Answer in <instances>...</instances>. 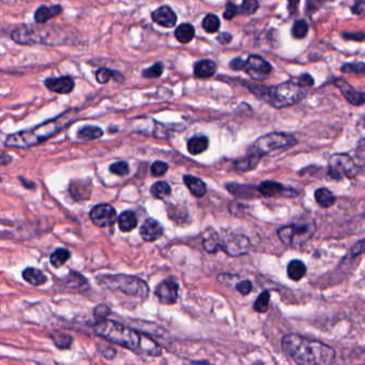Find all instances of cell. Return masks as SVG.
Masks as SVG:
<instances>
[{
    "label": "cell",
    "mask_w": 365,
    "mask_h": 365,
    "mask_svg": "<svg viewBox=\"0 0 365 365\" xmlns=\"http://www.w3.org/2000/svg\"><path fill=\"white\" fill-rule=\"evenodd\" d=\"M94 332L106 341L130 349L138 355L158 357L162 354L161 346L150 336L116 321L107 319L99 321L94 326Z\"/></svg>",
    "instance_id": "6da1fadb"
},
{
    "label": "cell",
    "mask_w": 365,
    "mask_h": 365,
    "mask_svg": "<svg viewBox=\"0 0 365 365\" xmlns=\"http://www.w3.org/2000/svg\"><path fill=\"white\" fill-rule=\"evenodd\" d=\"M282 347L298 365H331L336 357L332 347L299 334L285 335Z\"/></svg>",
    "instance_id": "7a4b0ae2"
},
{
    "label": "cell",
    "mask_w": 365,
    "mask_h": 365,
    "mask_svg": "<svg viewBox=\"0 0 365 365\" xmlns=\"http://www.w3.org/2000/svg\"><path fill=\"white\" fill-rule=\"evenodd\" d=\"M75 114H76V110L69 109L62 115L36 125L31 130L11 134L7 137L6 145L15 148H29L39 145L64 130V128L73 121Z\"/></svg>",
    "instance_id": "3957f363"
},
{
    "label": "cell",
    "mask_w": 365,
    "mask_h": 365,
    "mask_svg": "<svg viewBox=\"0 0 365 365\" xmlns=\"http://www.w3.org/2000/svg\"><path fill=\"white\" fill-rule=\"evenodd\" d=\"M249 90L259 99L266 101L276 108L292 106L304 97L302 88L293 81L282 83L274 87H265L261 85H249Z\"/></svg>",
    "instance_id": "277c9868"
},
{
    "label": "cell",
    "mask_w": 365,
    "mask_h": 365,
    "mask_svg": "<svg viewBox=\"0 0 365 365\" xmlns=\"http://www.w3.org/2000/svg\"><path fill=\"white\" fill-rule=\"evenodd\" d=\"M60 28H35L24 26L12 31V39L18 44H64L66 40L62 36Z\"/></svg>",
    "instance_id": "5b68a950"
},
{
    "label": "cell",
    "mask_w": 365,
    "mask_h": 365,
    "mask_svg": "<svg viewBox=\"0 0 365 365\" xmlns=\"http://www.w3.org/2000/svg\"><path fill=\"white\" fill-rule=\"evenodd\" d=\"M99 284L105 286L111 291H118L128 296L146 298L149 294V288L146 282L135 276L117 274L103 275L98 278Z\"/></svg>",
    "instance_id": "8992f818"
},
{
    "label": "cell",
    "mask_w": 365,
    "mask_h": 365,
    "mask_svg": "<svg viewBox=\"0 0 365 365\" xmlns=\"http://www.w3.org/2000/svg\"><path fill=\"white\" fill-rule=\"evenodd\" d=\"M315 233V224L305 217L292 225L284 226L278 230L280 240L288 246H299L304 244Z\"/></svg>",
    "instance_id": "52a82bcc"
},
{
    "label": "cell",
    "mask_w": 365,
    "mask_h": 365,
    "mask_svg": "<svg viewBox=\"0 0 365 365\" xmlns=\"http://www.w3.org/2000/svg\"><path fill=\"white\" fill-rule=\"evenodd\" d=\"M294 135L286 133H270L259 137L253 145V152L259 157L270 155L275 151L283 150L288 147H293L297 144Z\"/></svg>",
    "instance_id": "ba28073f"
},
{
    "label": "cell",
    "mask_w": 365,
    "mask_h": 365,
    "mask_svg": "<svg viewBox=\"0 0 365 365\" xmlns=\"http://www.w3.org/2000/svg\"><path fill=\"white\" fill-rule=\"evenodd\" d=\"M329 174L334 179L354 178L358 174V165L349 155L336 153L329 160Z\"/></svg>",
    "instance_id": "9c48e42d"
},
{
    "label": "cell",
    "mask_w": 365,
    "mask_h": 365,
    "mask_svg": "<svg viewBox=\"0 0 365 365\" xmlns=\"http://www.w3.org/2000/svg\"><path fill=\"white\" fill-rule=\"evenodd\" d=\"M249 246V240L242 235L228 234L224 238H220V249L233 257L246 254Z\"/></svg>",
    "instance_id": "30bf717a"
},
{
    "label": "cell",
    "mask_w": 365,
    "mask_h": 365,
    "mask_svg": "<svg viewBox=\"0 0 365 365\" xmlns=\"http://www.w3.org/2000/svg\"><path fill=\"white\" fill-rule=\"evenodd\" d=\"M244 71L249 76L256 81L268 79L272 71V67L267 60L257 55H251L244 64Z\"/></svg>",
    "instance_id": "8fae6325"
},
{
    "label": "cell",
    "mask_w": 365,
    "mask_h": 365,
    "mask_svg": "<svg viewBox=\"0 0 365 365\" xmlns=\"http://www.w3.org/2000/svg\"><path fill=\"white\" fill-rule=\"evenodd\" d=\"M90 219L98 227H109L117 221V212L109 204H100L90 211Z\"/></svg>",
    "instance_id": "7c38bea8"
},
{
    "label": "cell",
    "mask_w": 365,
    "mask_h": 365,
    "mask_svg": "<svg viewBox=\"0 0 365 365\" xmlns=\"http://www.w3.org/2000/svg\"><path fill=\"white\" fill-rule=\"evenodd\" d=\"M179 287L174 279H166L160 283L156 289V295L164 305H172L178 300Z\"/></svg>",
    "instance_id": "4fadbf2b"
},
{
    "label": "cell",
    "mask_w": 365,
    "mask_h": 365,
    "mask_svg": "<svg viewBox=\"0 0 365 365\" xmlns=\"http://www.w3.org/2000/svg\"><path fill=\"white\" fill-rule=\"evenodd\" d=\"M45 86L48 90L59 94H68L74 89V80L70 76H61L58 79L45 80Z\"/></svg>",
    "instance_id": "5bb4252c"
},
{
    "label": "cell",
    "mask_w": 365,
    "mask_h": 365,
    "mask_svg": "<svg viewBox=\"0 0 365 365\" xmlns=\"http://www.w3.org/2000/svg\"><path fill=\"white\" fill-rule=\"evenodd\" d=\"M152 21L158 25L165 28H172L177 23V15L175 12L167 6H163L158 8L151 14Z\"/></svg>",
    "instance_id": "9a60e30c"
},
{
    "label": "cell",
    "mask_w": 365,
    "mask_h": 365,
    "mask_svg": "<svg viewBox=\"0 0 365 365\" xmlns=\"http://www.w3.org/2000/svg\"><path fill=\"white\" fill-rule=\"evenodd\" d=\"M163 226L155 219H148L141 227V236L147 242H155L163 236Z\"/></svg>",
    "instance_id": "2e32d148"
},
{
    "label": "cell",
    "mask_w": 365,
    "mask_h": 365,
    "mask_svg": "<svg viewBox=\"0 0 365 365\" xmlns=\"http://www.w3.org/2000/svg\"><path fill=\"white\" fill-rule=\"evenodd\" d=\"M334 83H335V86L338 88L339 90H341V92L343 93V95L345 97V99L348 101L350 104L356 105V106L363 105L364 94L362 92H359L356 89H354L350 84H348L347 82H345L343 80H335Z\"/></svg>",
    "instance_id": "e0dca14e"
},
{
    "label": "cell",
    "mask_w": 365,
    "mask_h": 365,
    "mask_svg": "<svg viewBox=\"0 0 365 365\" xmlns=\"http://www.w3.org/2000/svg\"><path fill=\"white\" fill-rule=\"evenodd\" d=\"M71 196L75 200L89 199L92 192V184L90 180H73L69 186Z\"/></svg>",
    "instance_id": "ac0fdd59"
},
{
    "label": "cell",
    "mask_w": 365,
    "mask_h": 365,
    "mask_svg": "<svg viewBox=\"0 0 365 365\" xmlns=\"http://www.w3.org/2000/svg\"><path fill=\"white\" fill-rule=\"evenodd\" d=\"M217 72L216 62L209 59L199 60L194 65V74L198 79H209Z\"/></svg>",
    "instance_id": "d6986e66"
},
{
    "label": "cell",
    "mask_w": 365,
    "mask_h": 365,
    "mask_svg": "<svg viewBox=\"0 0 365 365\" xmlns=\"http://www.w3.org/2000/svg\"><path fill=\"white\" fill-rule=\"evenodd\" d=\"M183 181H184V184L188 187V190H190V192L195 197L201 198L206 195L207 186H206V183L201 179L194 177V176L186 175V176H183Z\"/></svg>",
    "instance_id": "ffe728a7"
},
{
    "label": "cell",
    "mask_w": 365,
    "mask_h": 365,
    "mask_svg": "<svg viewBox=\"0 0 365 365\" xmlns=\"http://www.w3.org/2000/svg\"><path fill=\"white\" fill-rule=\"evenodd\" d=\"M62 12V8L59 5L56 6H41L35 11L34 21L37 24H44L47 21L52 20Z\"/></svg>",
    "instance_id": "44dd1931"
},
{
    "label": "cell",
    "mask_w": 365,
    "mask_h": 365,
    "mask_svg": "<svg viewBox=\"0 0 365 365\" xmlns=\"http://www.w3.org/2000/svg\"><path fill=\"white\" fill-rule=\"evenodd\" d=\"M138 223L137 217L133 211H124L122 212L119 219H118V225H119V229L123 233H130L133 229L136 228Z\"/></svg>",
    "instance_id": "7402d4cb"
},
{
    "label": "cell",
    "mask_w": 365,
    "mask_h": 365,
    "mask_svg": "<svg viewBox=\"0 0 365 365\" xmlns=\"http://www.w3.org/2000/svg\"><path fill=\"white\" fill-rule=\"evenodd\" d=\"M286 188L279 182L275 181H265L262 182L258 188L257 191L266 197H274L278 195H282L284 194Z\"/></svg>",
    "instance_id": "603a6c76"
},
{
    "label": "cell",
    "mask_w": 365,
    "mask_h": 365,
    "mask_svg": "<svg viewBox=\"0 0 365 365\" xmlns=\"http://www.w3.org/2000/svg\"><path fill=\"white\" fill-rule=\"evenodd\" d=\"M287 274L289 279L293 281H301L306 274V267L303 262L298 259H294L288 263L287 266Z\"/></svg>",
    "instance_id": "cb8c5ba5"
},
{
    "label": "cell",
    "mask_w": 365,
    "mask_h": 365,
    "mask_svg": "<svg viewBox=\"0 0 365 365\" xmlns=\"http://www.w3.org/2000/svg\"><path fill=\"white\" fill-rule=\"evenodd\" d=\"M209 141L206 136H195L187 142V151L193 156H198L208 149Z\"/></svg>",
    "instance_id": "d4e9b609"
},
{
    "label": "cell",
    "mask_w": 365,
    "mask_h": 365,
    "mask_svg": "<svg viewBox=\"0 0 365 365\" xmlns=\"http://www.w3.org/2000/svg\"><path fill=\"white\" fill-rule=\"evenodd\" d=\"M23 279L32 286H41L46 283L44 273L35 268H26L23 271Z\"/></svg>",
    "instance_id": "484cf974"
},
{
    "label": "cell",
    "mask_w": 365,
    "mask_h": 365,
    "mask_svg": "<svg viewBox=\"0 0 365 365\" xmlns=\"http://www.w3.org/2000/svg\"><path fill=\"white\" fill-rule=\"evenodd\" d=\"M175 35H176V39H177L180 43L182 44L190 43L195 36V29L191 24L188 23L181 24L180 26L176 28Z\"/></svg>",
    "instance_id": "4316f807"
},
{
    "label": "cell",
    "mask_w": 365,
    "mask_h": 365,
    "mask_svg": "<svg viewBox=\"0 0 365 365\" xmlns=\"http://www.w3.org/2000/svg\"><path fill=\"white\" fill-rule=\"evenodd\" d=\"M227 190L235 196L240 198H254L256 196V187L252 185H240V184H227Z\"/></svg>",
    "instance_id": "83f0119b"
},
{
    "label": "cell",
    "mask_w": 365,
    "mask_h": 365,
    "mask_svg": "<svg viewBox=\"0 0 365 365\" xmlns=\"http://www.w3.org/2000/svg\"><path fill=\"white\" fill-rule=\"evenodd\" d=\"M260 159H261V157H259L258 155H256L254 152H252L246 158L235 162L234 167H235V169L240 170V171H248V170L256 168Z\"/></svg>",
    "instance_id": "f1b7e54d"
},
{
    "label": "cell",
    "mask_w": 365,
    "mask_h": 365,
    "mask_svg": "<svg viewBox=\"0 0 365 365\" xmlns=\"http://www.w3.org/2000/svg\"><path fill=\"white\" fill-rule=\"evenodd\" d=\"M315 199H316V203L322 208H330L335 204L336 201L334 194L325 187L318 188V190L315 192Z\"/></svg>",
    "instance_id": "f546056e"
},
{
    "label": "cell",
    "mask_w": 365,
    "mask_h": 365,
    "mask_svg": "<svg viewBox=\"0 0 365 365\" xmlns=\"http://www.w3.org/2000/svg\"><path fill=\"white\" fill-rule=\"evenodd\" d=\"M64 282L67 287H69L70 289H76V291H80L81 288H86V286L88 285V282L84 276L74 271L70 272L66 276L64 279Z\"/></svg>",
    "instance_id": "4dcf8cb0"
},
{
    "label": "cell",
    "mask_w": 365,
    "mask_h": 365,
    "mask_svg": "<svg viewBox=\"0 0 365 365\" xmlns=\"http://www.w3.org/2000/svg\"><path fill=\"white\" fill-rule=\"evenodd\" d=\"M103 135V131L94 125H86L78 132V137L83 141H93L98 140Z\"/></svg>",
    "instance_id": "1f68e13d"
},
{
    "label": "cell",
    "mask_w": 365,
    "mask_h": 365,
    "mask_svg": "<svg viewBox=\"0 0 365 365\" xmlns=\"http://www.w3.org/2000/svg\"><path fill=\"white\" fill-rule=\"evenodd\" d=\"M70 256L71 253L67 248H57L54 253L50 255L49 261L55 268H59L65 265V263L68 261V259L70 258Z\"/></svg>",
    "instance_id": "d6a6232c"
},
{
    "label": "cell",
    "mask_w": 365,
    "mask_h": 365,
    "mask_svg": "<svg viewBox=\"0 0 365 365\" xmlns=\"http://www.w3.org/2000/svg\"><path fill=\"white\" fill-rule=\"evenodd\" d=\"M170 193H171V190H170L169 184L164 181L156 182L152 186H151V194H152L156 198L164 199L165 197L169 196Z\"/></svg>",
    "instance_id": "836d02e7"
},
{
    "label": "cell",
    "mask_w": 365,
    "mask_h": 365,
    "mask_svg": "<svg viewBox=\"0 0 365 365\" xmlns=\"http://www.w3.org/2000/svg\"><path fill=\"white\" fill-rule=\"evenodd\" d=\"M50 337H52L54 344L60 349H68L73 343V338L62 332H55L50 335Z\"/></svg>",
    "instance_id": "e575fe53"
},
{
    "label": "cell",
    "mask_w": 365,
    "mask_h": 365,
    "mask_svg": "<svg viewBox=\"0 0 365 365\" xmlns=\"http://www.w3.org/2000/svg\"><path fill=\"white\" fill-rule=\"evenodd\" d=\"M204 247L209 253H216L220 249V236L216 233H211L204 239Z\"/></svg>",
    "instance_id": "d590c367"
},
{
    "label": "cell",
    "mask_w": 365,
    "mask_h": 365,
    "mask_svg": "<svg viewBox=\"0 0 365 365\" xmlns=\"http://www.w3.org/2000/svg\"><path fill=\"white\" fill-rule=\"evenodd\" d=\"M203 28L208 33H216L220 29L221 22L215 14H208L203 21Z\"/></svg>",
    "instance_id": "8d00e7d4"
},
{
    "label": "cell",
    "mask_w": 365,
    "mask_h": 365,
    "mask_svg": "<svg viewBox=\"0 0 365 365\" xmlns=\"http://www.w3.org/2000/svg\"><path fill=\"white\" fill-rule=\"evenodd\" d=\"M309 32V25L305 20H298L294 23V26L292 29L293 36L296 39H303L306 36Z\"/></svg>",
    "instance_id": "74e56055"
},
{
    "label": "cell",
    "mask_w": 365,
    "mask_h": 365,
    "mask_svg": "<svg viewBox=\"0 0 365 365\" xmlns=\"http://www.w3.org/2000/svg\"><path fill=\"white\" fill-rule=\"evenodd\" d=\"M270 294L268 291L262 292L254 303V310L258 313H266L269 310Z\"/></svg>",
    "instance_id": "f35d334b"
},
{
    "label": "cell",
    "mask_w": 365,
    "mask_h": 365,
    "mask_svg": "<svg viewBox=\"0 0 365 365\" xmlns=\"http://www.w3.org/2000/svg\"><path fill=\"white\" fill-rule=\"evenodd\" d=\"M117 75H119V73H117L115 71H111L106 68H102V69L97 71L95 79H97L98 83H100V84H106L109 82V80L111 78L115 79V76H117Z\"/></svg>",
    "instance_id": "ab89813d"
},
{
    "label": "cell",
    "mask_w": 365,
    "mask_h": 365,
    "mask_svg": "<svg viewBox=\"0 0 365 365\" xmlns=\"http://www.w3.org/2000/svg\"><path fill=\"white\" fill-rule=\"evenodd\" d=\"M163 71H164V67H163L161 62H158V64L153 65L152 67L144 70L142 74L146 79H158L163 74Z\"/></svg>",
    "instance_id": "60d3db41"
},
{
    "label": "cell",
    "mask_w": 365,
    "mask_h": 365,
    "mask_svg": "<svg viewBox=\"0 0 365 365\" xmlns=\"http://www.w3.org/2000/svg\"><path fill=\"white\" fill-rule=\"evenodd\" d=\"M258 3L256 0H245L242 3L241 7L239 8V13H241L243 15H251L254 14L258 9Z\"/></svg>",
    "instance_id": "b9f144b4"
},
{
    "label": "cell",
    "mask_w": 365,
    "mask_h": 365,
    "mask_svg": "<svg viewBox=\"0 0 365 365\" xmlns=\"http://www.w3.org/2000/svg\"><path fill=\"white\" fill-rule=\"evenodd\" d=\"M109 170L111 174L117 175V176H125L130 172V167L127 162L121 161V162H116L114 164H111L109 166Z\"/></svg>",
    "instance_id": "7bdbcfd3"
},
{
    "label": "cell",
    "mask_w": 365,
    "mask_h": 365,
    "mask_svg": "<svg viewBox=\"0 0 365 365\" xmlns=\"http://www.w3.org/2000/svg\"><path fill=\"white\" fill-rule=\"evenodd\" d=\"M167 170H168V165L162 161L155 162L150 168L151 175H152L153 177H161V176H164Z\"/></svg>",
    "instance_id": "ee69618b"
},
{
    "label": "cell",
    "mask_w": 365,
    "mask_h": 365,
    "mask_svg": "<svg viewBox=\"0 0 365 365\" xmlns=\"http://www.w3.org/2000/svg\"><path fill=\"white\" fill-rule=\"evenodd\" d=\"M109 309L107 305L105 304H100L94 309V317L95 319L99 321L105 320L106 317L109 315Z\"/></svg>",
    "instance_id": "f6af8a7d"
},
{
    "label": "cell",
    "mask_w": 365,
    "mask_h": 365,
    "mask_svg": "<svg viewBox=\"0 0 365 365\" xmlns=\"http://www.w3.org/2000/svg\"><path fill=\"white\" fill-rule=\"evenodd\" d=\"M342 72L344 73H357V74H364V64L360 62V64H347L343 66Z\"/></svg>",
    "instance_id": "bcb514c9"
},
{
    "label": "cell",
    "mask_w": 365,
    "mask_h": 365,
    "mask_svg": "<svg viewBox=\"0 0 365 365\" xmlns=\"http://www.w3.org/2000/svg\"><path fill=\"white\" fill-rule=\"evenodd\" d=\"M238 13H239V8H238L235 4L228 3L227 5H226V10H225V12H224L223 16H224L225 20L230 21V20H233Z\"/></svg>",
    "instance_id": "7dc6e473"
},
{
    "label": "cell",
    "mask_w": 365,
    "mask_h": 365,
    "mask_svg": "<svg viewBox=\"0 0 365 365\" xmlns=\"http://www.w3.org/2000/svg\"><path fill=\"white\" fill-rule=\"evenodd\" d=\"M236 288H237V291L240 293L241 295L246 296L252 292V288H253V286H252V283L249 281L245 280V281H242V282L239 283L236 286Z\"/></svg>",
    "instance_id": "c3c4849f"
},
{
    "label": "cell",
    "mask_w": 365,
    "mask_h": 365,
    "mask_svg": "<svg viewBox=\"0 0 365 365\" xmlns=\"http://www.w3.org/2000/svg\"><path fill=\"white\" fill-rule=\"evenodd\" d=\"M299 87L304 88V87H312L314 85V79L311 76L310 74H302L298 80Z\"/></svg>",
    "instance_id": "681fc988"
},
{
    "label": "cell",
    "mask_w": 365,
    "mask_h": 365,
    "mask_svg": "<svg viewBox=\"0 0 365 365\" xmlns=\"http://www.w3.org/2000/svg\"><path fill=\"white\" fill-rule=\"evenodd\" d=\"M244 64H245V61L242 60V58L238 57V58H235L230 62V67H232L233 70L240 71V70H244Z\"/></svg>",
    "instance_id": "f907efd6"
},
{
    "label": "cell",
    "mask_w": 365,
    "mask_h": 365,
    "mask_svg": "<svg viewBox=\"0 0 365 365\" xmlns=\"http://www.w3.org/2000/svg\"><path fill=\"white\" fill-rule=\"evenodd\" d=\"M232 40H233L232 34L227 33V32H223L218 36V41L221 44H229L232 42Z\"/></svg>",
    "instance_id": "816d5d0a"
},
{
    "label": "cell",
    "mask_w": 365,
    "mask_h": 365,
    "mask_svg": "<svg viewBox=\"0 0 365 365\" xmlns=\"http://www.w3.org/2000/svg\"><path fill=\"white\" fill-rule=\"evenodd\" d=\"M344 37L348 40H357L362 42L364 40V34L362 32L360 33H344Z\"/></svg>",
    "instance_id": "f5cc1de1"
},
{
    "label": "cell",
    "mask_w": 365,
    "mask_h": 365,
    "mask_svg": "<svg viewBox=\"0 0 365 365\" xmlns=\"http://www.w3.org/2000/svg\"><path fill=\"white\" fill-rule=\"evenodd\" d=\"M363 252V241H360L352 248V255H360Z\"/></svg>",
    "instance_id": "db71d44e"
},
{
    "label": "cell",
    "mask_w": 365,
    "mask_h": 365,
    "mask_svg": "<svg viewBox=\"0 0 365 365\" xmlns=\"http://www.w3.org/2000/svg\"><path fill=\"white\" fill-rule=\"evenodd\" d=\"M363 10H364V7H361L359 8L358 7V4H356L354 7H352V13L354 14H362L363 13Z\"/></svg>",
    "instance_id": "11a10c76"
},
{
    "label": "cell",
    "mask_w": 365,
    "mask_h": 365,
    "mask_svg": "<svg viewBox=\"0 0 365 365\" xmlns=\"http://www.w3.org/2000/svg\"><path fill=\"white\" fill-rule=\"evenodd\" d=\"M193 365H212V364H210L208 362H205V361H200V362H194Z\"/></svg>",
    "instance_id": "9f6ffc18"
},
{
    "label": "cell",
    "mask_w": 365,
    "mask_h": 365,
    "mask_svg": "<svg viewBox=\"0 0 365 365\" xmlns=\"http://www.w3.org/2000/svg\"><path fill=\"white\" fill-rule=\"evenodd\" d=\"M362 365H363V364H362Z\"/></svg>",
    "instance_id": "6f0895ef"
}]
</instances>
